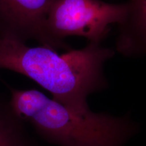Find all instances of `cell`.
I'll return each mask as SVG.
<instances>
[{
	"label": "cell",
	"mask_w": 146,
	"mask_h": 146,
	"mask_svg": "<svg viewBox=\"0 0 146 146\" xmlns=\"http://www.w3.org/2000/svg\"><path fill=\"white\" fill-rule=\"evenodd\" d=\"M116 51L101 43L58 54L50 47H30L10 33L0 30V70L27 76L52 94V98L81 114L91 112L87 99L109 86L106 63Z\"/></svg>",
	"instance_id": "6da1fadb"
},
{
	"label": "cell",
	"mask_w": 146,
	"mask_h": 146,
	"mask_svg": "<svg viewBox=\"0 0 146 146\" xmlns=\"http://www.w3.org/2000/svg\"><path fill=\"white\" fill-rule=\"evenodd\" d=\"M8 89L16 114L40 138L56 146H125L139 131L128 113L81 114L36 89Z\"/></svg>",
	"instance_id": "7a4b0ae2"
},
{
	"label": "cell",
	"mask_w": 146,
	"mask_h": 146,
	"mask_svg": "<svg viewBox=\"0 0 146 146\" xmlns=\"http://www.w3.org/2000/svg\"><path fill=\"white\" fill-rule=\"evenodd\" d=\"M126 10L125 3L102 0H55L47 14L45 31L55 50H71L64 39L82 36L88 42L101 43L118 24Z\"/></svg>",
	"instance_id": "3957f363"
},
{
	"label": "cell",
	"mask_w": 146,
	"mask_h": 146,
	"mask_svg": "<svg viewBox=\"0 0 146 146\" xmlns=\"http://www.w3.org/2000/svg\"><path fill=\"white\" fill-rule=\"evenodd\" d=\"M54 1L0 0V30L10 33L25 42L35 40L55 50L45 31L47 14Z\"/></svg>",
	"instance_id": "277c9868"
},
{
	"label": "cell",
	"mask_w": 146,
	"mask_h": 146,
	"mask_svg": "<svg viewBox=\"0 0 146 146\" xmlns=\"http://www.w3.org/2000/svg\"><path fill=\"white\" fill-rule=\"evenodd\" d=\"M117 24L115 51L125 57L146 56V0H128Z\"/></svg>",
	"instance_id": "5b68a950"
},
{
	"label": "cell",
	"mask_w": 146,
	"mask_h": 146,
	"mask_svg": "<svg viewBox=\"0 0 146 146\" xmlns=\"http://www.w3.org/2000/svg\"><path fill=\"white\" fill-rule=\"evenodd\" d=\"M0 146H40L16 114L10 97L0 95Z\"/></svg>",
	"instance_id": "8992f818"
}]
</instances>
